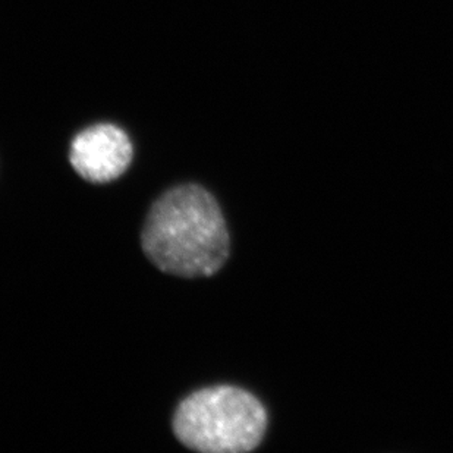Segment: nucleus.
<instances>
[{"mask_svg": "<svg viewBox=\"0 0 453 453\" xmlns=\"http://www.w3.org/2000/svg\"><path fill=\"white\" fill-rule=\"evenodd\" d=\"M142 251L158 270L180 278H207L226 263L231 240L216 198L197 184L171 188L151 205Z\"/></svg>", "mask_w": 453, "mask_h": 453, "instance_id": "obj_1", "label": "nucleus"}, {"mask_svg": "<svg viewBox=\"0 0 453 453\" xmlns=\"http://www.w3.org/2000/svg\"><path fill=\"white\" fill-rule=\"evenodd\" d=\"M263 403L236 386H213L189 395L176 408L173 433L188 449L203 453H244L265 436Z\"/></svg>", "mask_w": 453, "mask_h": 453, "instance_id": "obj_2", "label": "nucleus"}, {"mask_svg": "<svg viewBox=\"0 0 453 453\" xmlns=\"http://www.w3.org/2000/svg\"><path fill=\"white\" fill-rule=\"evenodd\" d=\"M134 147L124 129L111 124L93 125L71 142L69 162L82 180L107 184L124 175L133 162Z\"/></svg>", "mask_w": 453, "mask_h": 453, "instance_id": "obj_3", "label": "nucleus"}]
</instances>
